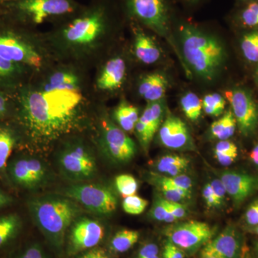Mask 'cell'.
Here are the masks:
<instances>
[{"mask_svg": "<svg viewBox=\"0 0 258 258\" xmlns=\"http://www.w3.org/2000/svg\"><path fill=\"white\" fill-rule=\"evenodd\" d=\"M147 179L149 181H159L189 191H191L193 186L192 180L189 176L184 174L175 176H169L161 175L159 173L150 172L147 176Z\"/></svg>", "mask_w": 258, "mask_h": 258, "instance_id": "obj_28", "label": "cell"}, {"mask_svg": "<svg viewBox=\"0 0 258 258\" xmlns=\"http://www.w3.org/2000/svg\"><path fill=\"white\" fill-rule=\"evenodd\" d=\"M184 2L188 3H195L198 1V0H184Z\"/></svg>", "mask_w": 258, "mask_h": 258, "instance_id": "obj_53", "label": "cell"}, {"mask_svg": "<svg viewBox=\"0 0 258 258\" xmlns=\"http://www.w3.org/2000/svg\"><path fill=\"white\" fill-rule=\"evenodd\" d=\"M203 195L204 200L208 208H215V207L219 206L216 197H215L210 183H208L204 186Z\"/></svg>", "mask_w": 258, "mask_h": 258, "instance_id": "obj_42", "label": "cell"}, {"mask_svg": "<svg viewBox=\"0 0 258 258\" xmlns=\"http://www.w3.org/2000/svg\"><path fill=\"white\" fill-rule=\"evenodd\" d=\"M102 125V147L107 157L118 164H125L132 160L137 149L126 132L108 120L103 121Z\"/></svg>", "mask_w": 258, "mask_h": 258, "instance_id": "obj_9", "label": "cell"}, {"mask_svg": "<svg viewBox=\"0 0 258 258\" xmlns=\"http://www.w3.org/2000/svg\"><path fill=\"white\" fill-rule=\"evenodd\" d=\"M139 238L138 231L123 230L118 231L111 241V248L115 252H126L137 243Z\"/></svg>", "mask_w": 258, "mask_h": 258, "instance_id": "obj_26", "label": "cell"}, {"mask_svg": "<svg viewBox=\"0 0 258 258\" xmlns=\"http://www.w3.org/2000/svg\"><path fill=\"white\" fill-rule=\"evenodd\" d=\"M189 161L187 158L181 157L179 155H166L161 157L157 161L156 168L159 174H164L167 172L169 169H171L173 166L176 164H181V163L186 162Z\"/></svg>", "mask_w": 258, "mask_h": 258, "instance_id": "obj_37", "label": "cell"}, {"mask_svg": "<svg viewBox=\"0 0 258 258\" xmlns=\"http://www.w3.org/2000/svg\"><path fill=\"white\" fill-rule=\"evenodd\" d=\"M249 158H250V160L252 161L254 165L258 167V143L254 146L253 149L251 151L250 154H249Z\"/></svg>", "mask_w": 258, "mask_h": 258, "instance_id": "obj_50", "label": "cell"}, {"mask_svg": "<svg viewBox=\"0 0 258 258\" xmlns=\"http://www.w3.org/2000/svg\"><path fill=\"white\" fill-rule=\"evenodd\" d=\"M125 71L124 60L120 57L108 60L97 81V86L103 91H113L120 88L124 81Z\"/></svg>", "mask_w": 258, "mask_h": 258, "instance_id": "obj_19", "label": "cell"}, {"mask_svg": "<svg viewBox=\"0 0 258 258\" xmlns=\"http://www.w3.org/2000/svg\"><path fill=\"white\" fill-rule=\"evenodd\" d=\"M0 57L12 62H23L40 68V55L28 44L11 35H0Z\"/></svg>", "mask_w": 258, "mask_h": 258, "instance_id": "obj_16", "label": "cell"}, {"mask_svg": "<svg viewBox=\"0 0 258 258\" xmlns=\"http://www.w3.org/2000/svg\"><path fill=\"white\" fill-rule=\"evenodd\" d=\"M8 1V0H0V2Z\"/></svg>", "mask_w": 258, "mask_h": 258, "instance_id": "obj_60", "label": "cell"}, {"mask_svg": "<svg viewBox=\"0 0 258 258\" xmlns=\"http://www.w3.org/2000/svg\"><path fill=\"white\" fill-rule=\"evenodd\" d=\"M115 185L118 192L125 198L135 195L139 189L138 181L130 174L116 176Z\"/></svg>", "mask_w": 258, "mask_h": 258, "instance_id": "obj_34", "label": "cell"}, {"mask_svg": "<svg viewBox=\"0 0 258 258\" xmlns=\"http://www.w3.org/2000/svg\"><path fill=\"white\" fill-rule=\"evenodd\" d=\"M241 50L244 57L250 62H258V30L248 32L241 40Z\"/></svg>", "mask_w": 258, "mask_h": 258, "instance_id": "obj_30", "label": "cell"}, {"mask_svg": "<svg viewBox=\"0 0 258 258\" xmlns=\"http://www.w3.org/2000/svg\"><path fill=\"white\" fill-rule=\"evenodd\" d=\"M217 152H238L237 146L229 140L220 141L215 148Z\"/></svg>", "mask_w": 258, "mask_h": 258, "instance_id": "obj_46", "label": "cell"}, {"mask_svg": "<svg viewBox=\"0 0 258 258\" xmlns=\"http://www.w3.org/2000/svg\"><path fill=\"white\" fill-rule=\"evenodd\" d=\"M10 174L13 181L27 189H36L46 184L50 172L45 163L37 158H21L10 164Z\"/></svg>", "mask_w": 258, "mask_h": 258, "instance_id": "obj_11", "label": "cell"}, {"mask_svg": "<svg viewBox=\"0 0 258 258\" xmlns=\"http://www.w3.org/2000/svg\"><path fill=\"white\" fill-rule=\"evenodd\" d=\"M164 203L168 210L175 217L176 220L184 218L187 215V211L184 205L181 203H175V202L168 201L164 198Z\"/></svg>", "mask_w": 258, "mask_h": 258, "instance_id": "obj_38", "label": "cell"}, {"mask_svg": "<svg viewBox=\"0 0 258 258\" xmlns=\"http://www.w3.org/2000/svg\"><path fill=\"white\" fill-rule=\"evenodd\" d=\"M114 118L122 130L133 132L139 119L138 108L127 102H121L115 109Z\"/></svg>", "mask_w": 258, "mask_h": 258, "instance_id": "obj_22", "label": "cell"}, {"mask_svg": "<svg viewBox=\"0 0 258 258\" xmlns=\"http://www.w3.org/2000/svg\"><path fill=\"white\" fill-rule=\"evenodd\" d=\"M226 100L218 93L206 95L203 100V110L207 114L217 117L225 111Z\"/></svg>", "mask_w": 258, "mask_h": 258, "instance_id": "obj_32", "label": "cell"}, {"mask_svg": "<svg viewBox=\"0 0 258 258\" xmlns=\"http://www.w3.org/2000/svg\"><path fill=\"white\" fill-rule=\"evenodd\" d=\"M164 249L167 251L173 258H184V254L182 249H180L175 244L171 243L169 240L164 245Z\"/></svg>", "mask_w": 258, "mask_h": 258, "instance_id": "obj_47", "label": "cell"}, {"mask_svg": "<svg viewBox=\"0 0 258 258\" xmlns=\"http://www.w3.org/2000/svg\"><path fill=\"white\" fill-rule=\"evenodd\" d=\"M180 38L184 60L189 67L201 79L213 81L225 62L226 52L222 42L189 24L180 26Z\"/></svg>", "mask_w": 258, "mask_h": 258, "instance_id": "obj_3", "label": "cell"}, {"mask_svg": "<svg viewBox=\"0 0 258 258\" xmlns=\"http://www.w3.org/2000/svg\"><path fill=\"white\" fill-rule=\"evenodd\" d=\"M256 79H257V81L258 83V67H257V71H256Z\"/></svg>", "mask_w": 258, "mask_h": 258, "instance_id": "obj_55", "label": "cell"}, {"mask_svg": "<svg viewBox=\"0 0 258 258\" xmlns=\"http://www.w3.org/2000/svg\"><path fill=\"white\" fill-rule=\"evenodd\" d=\"M241 247L240 235L232 226H228L222 233L205 244L202 257L237 258Z\"/></svg>", "mask_w": 258, "mask_h": 258, "instance_id": "obj_17", "label": "cell"}, {"mask_svg": "<svg viewBox=\"0 0 258 258\" xmlns=\"http://www.w3.org/2000/svg\"><path fill=\"white\" fill-rule=\"evenodd\" d=\"M7 101L5 97L0 94V116H3L6 113Z\"/></svg>", "mask_w": 258, "mask_h": 258, "instance_id": "obj_51", "label": "cell"}, {"mask_svg": "<svg viewBox=\"0 0 258 258\" xmlns=\"http://www.w3.org/2000/svg\"><path fill=\"white\" fill-rule=\"evenodd\" d=\"M217 160L222 166H230L237 159L238 152H215Z\"/></svg>", "mask_w": 258, "mask_h": 258, "instance_id": "obj_41", "label": "cell"}, {"mask_svg": "<svg viewBox=\"0 0 258 258\" xmlns=\"http://www.w3.org/2000/svg\"><path fill=\"white\" fill-rule=\"evenodd\" d=\"M148 201L137 195L126 197L122 203L125 213L132 215H138L144 212L148 206Z\"/></svg>", "mask_w": 258, "mask_h": 258, "instance_id": "obj_36", "label": "cell"}, {"mask_svg": "<svg viewBox=\"0 0 258 258\" xmlns=\"http://www.w3.org/2000/svg\"><path fill=\"white\" fill-rule=\"evenodd\" d=\"M253 231L254 232H255L256 234H257V235H258V225L255 226V227H254Z\"/></svg>", "mask_w": 258, "mask_h": 258, "instance_id": "obj_54", "label": "cell"}, {"mask_svg": "<svg viewBox=\"0 0 258 258\" xmlns=\"http://www.w3.org/2000/svg\"><path fill=\"white\" fill-rule=\"evenodd\" d=\"M79 258H111L107 255L104 251L101 249L92 248L86 253L82 254Z\"/></svg>", "mask_w": 258, "mask_h": 258, "instance_id": "obj_48", "label": "cell"}, {"mask_svg": "<svg viewBox=\"0 0 258 258\" xmlns=\"http://www.w3.org/2000/svg\"><path fill=\"white\" fill-rule=\"evenodd\" d=\"M17 66L14 62H10L0 57V77H6L14 74Z\"/></svg>", "mask_w": 258, "mask_h": 258, "instance_id": "obj_44", "label": "cell"}, {"mask_svg": "<svg viewBox=\"0 0 258 258\" xmlns=\"http://www.w3.org/2000/svg\"><path fill=\"white\" fill-rule=\"evenodd\" d=\"M164 233L171 243L182 250L193 252L208 243L214 232L206 222L190 220L169 226Z\"/></svg>", "mask_w": 258, "mask_h": 258, "instance_id": "obj_7", "label": "cell"}, {"mask_svg": "<svg viewBox=\"0 0 258 258\" xmlns=\"http://www.w3.org/2000/svg\"><path fill=\"white\" fill-rule=\"evenodd\" d=\"M169 83L164 75L154 73L144 76L139 86V93L148 103L163 99Z\"/></svg>", "mask_w": 258, "mask_h": 258, "instance_id": "obj_20", "label": "cell"}, {"mask_svg": "<svg viewBox=\"0 0 258 258\" xmlns=\"http://www.w3.org/2000/svg\"><path fill=\"white\" fill-rule=\"evenodd\" d=\"M239 20L246 28H258V0L250 2L239 13Z\"/></svg>", "mask_w": 258, "mask_h": 258, "instance_id": "obj_35", "label": "cell"}, {"mask_svg": "<svg viewBox=\"0 0 258 258\" xmlns=\"http://www.w3.org/2000/svg\"><path fill=\"white\" fill-rule=\"evenodd\" d=\"M180 104L188 119L191 121H196L199 119L203 111V101L195 93H186L181 97Z\"/></svg>", "mask_w": 258, "mask_h": 258, "instance_id": "obj_27", "label": "cell"}, {"mask_svg": "<svg viewBox=\"0 0 258 258\" xmlns=\"http://www.w3.org/2000/svg\"><path fill=\"white\" fill-rule=\"evenodd\" d=\"M134 51L137 58L144 64L155 63L161 57V50L157 44L139 29L135 32Z\"/></svg>", "mask_w": 258, "mask_h": 258, "instance_id": "obj_21", "label": "cell"}, {"mask_svg": "<svg viewBox=\"0 0 258 258\" xmlns=\"http://www.w3.org/2000/svg\"><path fill=\"white\" fill-rule=\"evenodd\" d=\"M244 220L247 225H258V198L249 205L244 213Z\"/></svg>", "mask_w": 258, "mask_h": 258, "instance_id": "obj_39", "label": "cell"}, {"mask_svg": "<svg viewBox=\"0 0 258 258\" xmlns=\"http://www.w3.org/2000/svg\"><path fill=\"white\" fill-rule=\"evenodd\" d=\"M149 182L157 186L162 194L163 198L168 201L181 203V202L191 197V191H186V190L180 189L165 183L159 182V181H152Z\"/></svg>", "mask_w": 258, "mask_h": 258, "instance_id": "obj_31", "label": "cell"}, {"mask_svg": "<svg viewBox=\"0 0 258 258\" xmlns=\"http://www.w3.org/2000/svg\"><path fill=\"white\" fill-rule=\"evenodd\" d=\"M220 179L236 207L240 206L247 199L258 191V175L226 171L221 173Z\"/></svg>", "mask_w": 258, "mask_h": 258, "instance_id": "obj_15", "label": "cell"}, {"mask_svg": "<svg viewBox=\"0 0 258 258\" xmlns=\"http://www.w3.org/2000/svg\"><path fill=\"white\" fill-rule=\"evenodd\" d=\"M203 258H214L212 257H203Z\"/></svg>", "mask_w": 258, "mask_h": 258, "instance_id": "obj_59", "label": "cell"}, {"mask_svg": "<svg viewBox=\"0 0 258 258\" xmlns=\"http://www.w3.org/2000/svg\"><path fill=\"white\" fill-rule=\"evenodd\" d=\"M12 203H13V199L10 198L9 195H7V194L0 191V208L8 206Z\"/></svg>", "mask_w": 258, "mask_h": 258, "instance_id": "obj_49", "label": "cell"}, {"mask_svg": "<svg viewBox=\"0 0 258 258\" xmlns=\"http://www.w3.org/2000/svg\"><path fill=\"white\" fill-rule=\"evenodd\" d=\"M237 122L231 110L224 113L221 118L213 122L210 127V133L214 138L220 141L228 140L235 134Z\"/></svg>", "mask_w": 258, "mask_h": 258, "instance_id": "obj_23", "label": "cell"}, {"mask_svg": "<svg viewBox=\"0 0 258 258\" xmlns=\"http://www.w3.org/2000/svg\"><path fill=\"white\" fill-rule=\"evenodd\" d=\"M242 1H244V2H249V3H250V2L256 1V0H242Z\"/></svg>", "mask_w": 258, "mask_h": 258, "instance_id": "obj_56", "label": "cell"}, {"mask_svg": "<svg viewBox=\"0 0 258 258\" xmlns=\"http://www.w3.org/2000/svg\"><path fill=\"white\" fill-rule=\"evenodd\" d=\"M163 258H173L171 257L170 254H169V252L167 251L164 249V253H163Z\"/></svg>", "mask_w": 258, "mask_h": 258, "instance_id": "obj_52", "label": "cell"}, {"mask_svg": "<svg viewBox=\"0 0 258 258\" xmlns=\"http://www.w3.org/2000/svg\"><path fill=\"white\" fill-rule=\"evenodd\" d=\"M129 13L161 37L170 36V16L166 0H127Z\"/></svg>", "mask_w": 258, "mask_h": 258, "instance_id": "obj_6", "label": "cell"}, {"mask_svg": "<svg viewBox=\"0 0 258 258\" xmlns=\"http://www.w3.org/2000/svg\"><path fill=\"white\" fill-rule=\"evenodd\" d=\"M44 91H79V79L71 73L57 72L51 76Z\"/></svg>", "mask_w": 258, "mask_h": 258, "instance_id": "obj_24", "label": "cell"}, {"mask_svg": "<svg viewBox=\"0 0 258 258\" xmlns=\"http://www.w3.org/2000/svg\"><path fill=\"white\" fill-rule=\"evenodd\" d=\"M210 184L211 185L215 197H216L217 203H218L219 206H220L225 201L226 195H227L225 185L223 184L220 178L212 180Z\"/></svg>", "mask_w": 258, "mask_h": 258, "instance_id": "obj_40", "label": "cell"}, {"mask_svg": "<svg viewBox=\"0 0 258 258\" xmlns=\"http://www.w3.org/2000/svg\"><path fill=\"white\" fill-rule=\"evenodd\" d=\"M28 208L37 227L57 247L62 245L69 227L82 214L79 204L61 195L32 198L29 201Z\"/></svg>", "mask_w": 258, "mask_h": 258, "instance_id": "obj_2", "label": "cell"}, {"mask_svg": "<svg viewBox=\"0 0 258 258\" xmlns=\"http://www.w3.org/2000/svg\"><path fill=\"white\" fill-rule=\"evenodd\" d=\"M21 227V220L16 214L0 217V249L18 235Z\"/></svg>", "mask_w": 258, "mask_h": 258, "instance_id": "obj_25", "label": "cell"}, {"mask_svg": "<svg viewBox=\"0 0 258 258\" xmlns=\"http://www.w3.org/2000/svg\"><path fill=\"white\" fill-rule=\"evenodd\" d=\"M159 254V247L156 244L149 243L144 245L135 258H151Z\"/></svg>", "mask_w": 258, "mask_h": 258, "instance_id": "obj_43", "label": "cell"}, {"mask_svg": "<svg viewBox=\"0 0 258 258\" xmlns=\"http://www.w3.org/2000/svg\"><path fill=\"white\" fill-rule=\"evenodd\" d=\"M62 195L93 213L108 216L116 210L118 200L111 189L99 184H76L62 190Z\"/></svg>", "mask_w": 258, "mask_h": 258, "instance_id": "obj_5", "label": "cell"}, {"mask_svg": "<svg viewBox=\"0 0 258 258\" xmlns=\"http://www.w3.org/2000/svg\"><path fill=\"white\" fill-rule=\"evenodd\" d=\"M164 113V104L162 99L148 103L144 113L139 117L134 130L144 150H148L154 134L159 131Z\"/></svg>", "mask_w": 258, "mask_h": 258, "instance_id": "obj_18", "label": "cell"}, {"mask_svg": "<svg viewBox=\"0 0 258 258\" xmlns=\"http://www.w3.org/2000/svg\"><path fill=\"white\" fill-rule=\"evenodd\" d=\"M57 161L61 174L71 181H88L96 174V159L83 144H68L59 153Z\"/></svg>", "mask_w": 258, "mask_h": 258, "instance_id": "obj_4", "label": "cell"}, {"mask_svg": "<svg viewBox=\"0 0 258 258\" xmlns=\"http://www.w3.org/2000/svg\"><path fill=\"white\" fill-rule=\"evenodd\" d=\"M256 248H257V252H258V242L257 244H256Z\"/></svg>", "mask_w": 258, "mask_h": 258, "instance_id": "obj_58", "label": "cell"}, {"mask_svg": "<svg viewBox=\"0 0 258 258\" xmlns=\"http://www.w3.org/2000/svg\"><path fill=\"white\" fill-rule=\"evenodd\" d=\"M15 144V137L8 128H0V170L7 165Z\"/></svg>", "mask_w": 258, "mask_h": 258, "instance_id": "obj_29", "label": "cell"}, {"mask_svg": "<svg viewBox=\"0 0 258 258\" xmlns=\"http://www.w3.org/2000/svg\"><path fill=\"white\" fill-rule=\"evenodd\" d=\"M151 258H159V254H157V255L153 256V257Z\"/></svg>", "mask_w": 258, "mask_h": 258, "instance_id": "obj_57", "label": "cell"}, {"mask_svg": "<svg viewBox=\"0 0 258 258\" xmlns=\"http://www.w3.org/2000/svg\"><path fill=\"white\" fill-rule=\"evenodd\" d=\"M150 216L157 221L173 223L176 221L175 217L168 210L164 203V198L161 196H156L153 203L152 208L150 210Z\"/></svg>", "mask_w": 258, "mask_h": 258, "instance_id": "obj_33", "label": "cell"}, {"mask_svg": "<svg viewBox=\"0 0 258 258\" xmlns=\"http://www.w3.org/2000/svg\"><path fill=\"white\" fill-rule=\"evenodd\" d=\"M18 258H45V257L42 249L39 246L32 245L25 249Z\"/></svg>", "mask_w": 258, "mask_h": 258, "instance_id": "obj_45", "label": "cell"}, {"mask_svg": "<svg viewBox=\"0 0 258 258\" xmlns=\"http://www.w3.org/2000/svg\"><path fill=\"white\" fill-rule=\"evenodd\" d=\"M104 236V227L96 219L79 216L71 226L69 234V252L79 253L94 248Z\"/></svg>", "mask_w": 258, "mask_h": 258, "instance_id": "obj_10", "label": "cell"}, {"mask_svg": "<svg viewBox=\"0 0 258 258\" xmlns=\"http://www.w3.org/2000/svg\"><path fill=\"white\" fill-rule=\"evenodd\" d=\"M18 8L32 23L40 25L48 18L74 13L75 5L71 0H21Z\"/></svg>", "mask_w": 258, "mask_h": 258, "instance_id": "obj_13", "label": "cell"}, {"mask_svg": "<svg viewBox=\"0 0 258 258\" xmlns=\"http://www.w3.org/2000/svg\"><path fill=\"white\" fill-rule=\"evenodd\" d=\"M105 23L104 12L100 9L93 10L70 23L64 29V36L68 41L73 43H91L101 35Z\"/></svg>", "mask_w": 258, "mask_h": 258, "instance_id": "obj_12", "label": "cell"}, {"mask_svg": "<svg viewBox=\"0 0 258 258\" xmlns=\"http://www.w3.org/2000/svg\"><path fill=\"white\" fill-rule=\"evenodd\" d=\"M158 132L159 141L164 147L173 150H195L196 147L189 128L179 117L168 115Z\"/></svg>", "mask_w": 258, "mask_h": 258, "instance_id": "obj_14", "label": "cell"}, {"mask_svg": "<svg viewBox=\"0 0 258 258\" xmlns=\"http://www.w3.org/2000/svg\"><path fill=\"white\" fill-rule=\"evenodd\" d=\"M81 101L79 91L29 92L22 101L24 120L36 138H55L69 128Z\"/></svg>", "mask_w": 258, "mask_h": 258, "instance_id": "obj_1", "label": "cell"}, {"mask_svg": "<svg viewBox=\"0 0 258 258\" xmlns=\"http://www.w3.org/2000/svg\"><path fill=\"white\" fill-rule=\"evenodd\" d=\"M225 96L230 102L239 132L244 137L252 135L258 127V106L250 93L242 88H234L225 91Z\"/></svg>", "mask_w": 258, "mask_h": 258, "instance_id": "obj_8", "label": "cell"}]
</instances>
